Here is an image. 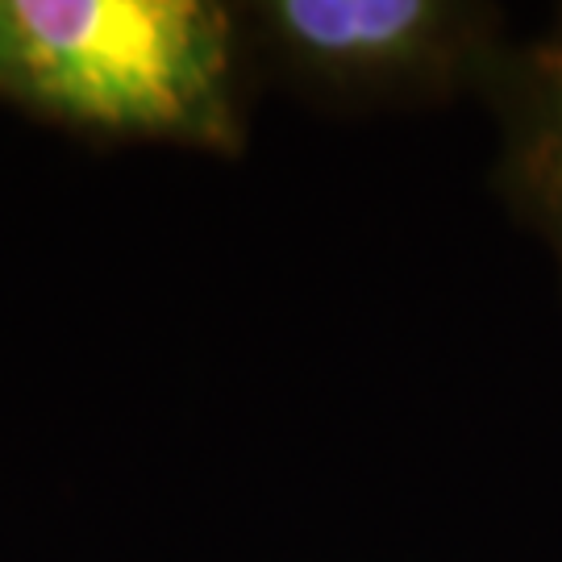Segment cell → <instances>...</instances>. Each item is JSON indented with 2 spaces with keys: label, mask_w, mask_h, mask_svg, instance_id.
Masks as SVG:
<instances>
[{
  "label": "cell",
  "mask_w": 562,
  "mask_h": 562,
  "mask_svg": "<svg viewBox=\"0 0 562 562\" xmlns=\"http://www.w3.org/2000/svg\"><path fill=\"white\" fill-rule=\"evenodd\" d=\"M0 92L92 130L234 146V25L204 0H0Z\"/></svg>",
  "instance_id": "obj_1"
},
{
  "label": "cell",
  "mask_w": 562,
  "mask_h": 562,
  "mask_svg": "<svg viewBox=\"0 0 562 562\" xmlns=\"http://www.w3.org/2000/svg\"><path fill=\"white\" fill-rule=\"evenodd\" d=\"M259 18L296 71L341 92L446 88L492 55L496 25L446 0H276Z\"/></svg>",
  "instance_id": "obj_2"
},
{
  "label": "cell",
  "mask_w": 562,
  "mask_h": 562,
  "mask_svg": "<svg viewBox=\"0 0 562 562\" xmlns=\"http://www.w3.org/2000/svg\"><path fill=\"white\" fill-rule=\"evenodd\" d=\"M508 180L562 262V18L508 76Z\"/></svg>",
  "instance_id": "obj_3"
}]
</instances>
